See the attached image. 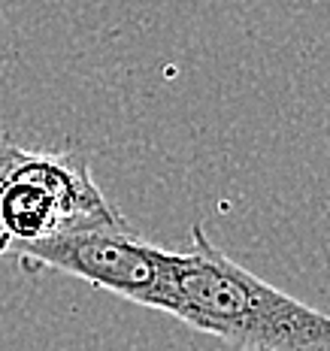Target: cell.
Listing matches in <instances>:
<instances>
[{
    "mask_svg": "<svg viewBox=\"0 0 330 351\" xmlns=\"http://www.w3.org/2000/svg\"><path fill=\"white\" fill-rule=\"evenodd\" d=\"M158 309L243 351H330V315L222 254L200 224L191 248L167 258Z\"/></svg>",
    "mask_w": 330,
    "mask_h": 351,
    "instance_id": "1",
    "label": "cell"
},
{
    "mask_svg": "<svg viewBox=\"0 0 330 351\" xmlns=\"http://www.w3.org/2000/svg\"><path fill=\"white\" fill-rule=\"evenodd\" d=\"M0 224L10 254L67 228H124L82 155L27 152L0 134Z\"/></svg>",
    "mask_w": 330,
    "mask_h": 351,
    "instance_id": "2",
    "label": "cell"
},
{
    "mask_svg": "<svg viewBox=\"0 0 330 351\" xmlns=\"http://www.w3.org/2000/svg\"><path fill=\"white\" fill-rule=\"evenodd\" d=\"M27 269H58L104 288L109 294L158 309L170 252L137 239L124 228H67L21 245Z\"/></svg>",
    "mask_w": 330,
    "mask_h": 351,
    "instance_id": "3",
    "label": "cell"
},
{
    "mask_svg": "<svg viewBox=\"0 0 330 351\" xmlns=\"http://www.w3.org/2000/svg\"><path fill=\"white\" fill-rule=\"evenodd\" d=\"M0 254H10V239L3 233V224H0Z\"/></svg>",
    "mask_w": 330,
    "mask_h": 351,
    "instance_id": "4",
    "label": "cell"
},
{
    "mask_svg": "<svg viewBox=\"0 0 330 351\" xmlns=\"http://www.w3.org/2000/svg\"><path fill=\"white\" fill-rule=\"evenodd\" d=\"M16 3H19V0H0V16H6V12H10Z\"/></svg>",
    "mask_w": 330,
    "mask_h": 351,
    "instance_id": "5",
    "label": "cell"
}]
</instances>
